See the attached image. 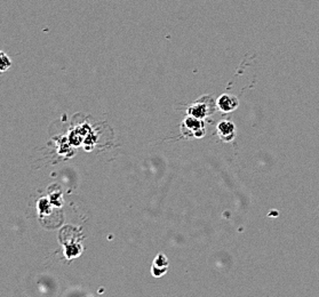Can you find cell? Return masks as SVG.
Listing matches in <instances>:
<instances>
[{"instance_id": "obj_4", "label": "cell", "mask_w": 319, "mask_h": 297, "mask_svg": "<svg viewBox=\"0 0 319 297\" xmlns=\"http://www.w3.org/2000/svg\"><path fill=\"white\" fill-rule=\"evenodd\" d=\"M168 259H167L164 254H158L154 261L152 267H151V275H152L154 278H160V277L164 276L167 270H168Z\"/></svg>"}, {"instance_id": "obj_6", "label": "cell", "mask_w": 319, "mask_h": 297, "mask_svg": "<svg viewBox=\"0 0 319 297\" xmlns=\"http://www.w3.org/2000/svg\"><path fill=\"white\" fill-rule=\"evenodd\" d=\"M12 65V61L5 53L0 51V72H5Z\"/></svg>"}, {"instance_id": "obj_2", "label": "cell", "mask_w": 319, "mask_h": 297, "mask_svg": "<svg viewBox=\"0 0 319 297\" xmlns=\"http://www.w3.org/2000/svg\"><path fill=\"white\" fill-rule=\"evenodd\" d=\"M181 132L186 137L202 138L205 136V127L202 119L192 116L186 117L181 124Z\"/></svg>"}, {"instance_id": "obj_5", "label": "cell", "mask_w": 319, "mask_h": 297, "mask_svg": "<svg viewBox=\"0 0 319 297\" xmlns=\"http://www.w3.org/2000/svg\"><path fill=\"white\" fill-rule=\"evenodd\" d=\"M239 105V101L236 96L234 95H221L216 101V106L223 112H232L234 110H236Z\"/></svg>"}, {"instance_id": "obj_1", "label": "cell", "mask_w": 319, "mask_h": 297, "mask_svg": "<svg viewBox=\"0 0 319 297\" xmlns=\"http://www.w3.org/2000/svg\"><path fill=\"white\" fill-rule=\"evenodd\" d=\"M215 111V102L212 97L204 96L194 103L188 109V114L198 119H205Z\"/></svg>"}, {"instance_id": "obj_3", "label": "cell", "mask_w": 319, "mask_h": 297, "mask_svg": "<svg viewBox=\"0 0 319 297\" xmlns=\"http://www.w3.org/2000/svg\"><path fill=\"white\" fill-rule=\"evenodd\" d=\"M216 132L220 140L223 142H231L234 136H236V127H234V122L229 120H223L218 122Z\"/></svg>"}]
</instances>
